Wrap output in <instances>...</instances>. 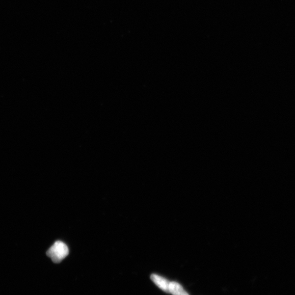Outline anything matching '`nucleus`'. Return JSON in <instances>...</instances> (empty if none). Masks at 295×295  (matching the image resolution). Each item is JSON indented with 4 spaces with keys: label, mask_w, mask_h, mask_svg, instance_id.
<instances>
[{
    "label": "nucleus",
    "mask_w": 295,
    "mask_h": 295,
    "mask_svg": "<svg viewBox=\"0 0 295 295\" xmlns=\"http://www.w3.org/2000/svg\"><path fill=\"white\" fill-rule=\"evenodd\" d=\"M169 292L172 295H189L182 285L176 282H170Z\"/></svg>",
    "instance_id": "3"
},
{
    "label": "nucleus",
    "mask_w": 295,
    "mask_h": 295,
    "mask_svg": "<svg viewBox=\"0 0 295 295\" xmlns=\"http://www.w3.org/2000/svg\"><path fill=\"white\" fill-rule=\"evenodd\" d=\"M69 254L68 246L61 241H56L48 249L47 255L54 263H59Z\"/></svg>",
    "instance_id": "1"
},
{
    "label": "nucleus",
    "mask_w": 295,
    "mask_h": 295,
    "mask_svg": "<svg viewBox=\"0 0 295 295\" xmlns=\"http://www.w3.org/2000/svg\"><path fill=\"white\" fill-rule=\"evenodd\" d=\"M151 278L153 283L162 291L166 293H170L169 292V287H170V282H169L167 279L156 274H152Z\"/></svg>",
    "instance_id": "2"
}]
</instances>
